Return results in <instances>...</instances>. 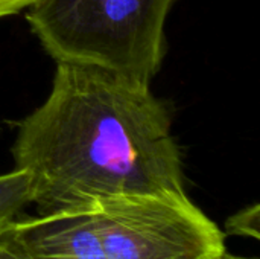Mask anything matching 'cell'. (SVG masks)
Returning <instances> with one entry per match:
<instances>
[{
	"instance_id": "1",
	"label": "cell",
	"mask_w": 260,
	"mask_h": 259,
	"mask_svg": "<svg viewBox=\"0 0 260 259\" xmlns=\"http://www.w3.org/2000/svg\"><path fill=\"white\" fill-rule=\"evenodd\" d=\"M14 168L37 215L120 195L184 194L172 116L151 85L56 63L50 93L17 128Z\"/></svg>"
},
{
	"instance_id": "2",
	"label": "cell",
	"mask_w": 260,
	"mask_h": 259,
	"mask_svg": "<svg viewBox=\"0 0 260 259\" xmlns=\"http://www.w3.org/2000/svg\"><path fill=\"white\" fill-rule=\"evenodd\" d=\"M177 0H37L26 21L56 61L151 85L166 56Z\"/></svg>"
},
{
	"instance_id": "3",
	"label": "cell",
	"mask_w": 260,
	"mask_h": 259,
	"mask_svg": "<svg viewBox=\"0 0 260 259\" xmlns=\"http://www.w3.org/2000/svg\"><path fill=\"white\" fill-rule=\"evenodd\" d=\"M107 259H222L225 235L184 194L93 202Z\"/></svg>"
},
{
	"instance_id": "4",
	"label": "cell",
	"mask_w": 260,
	"mask_h": 259,
	"mask_svg": "<svg viewBox=\"0 0 260 259\" xmlns=\"http://www.w3.org/2000/svg\"><path fill=\"white\" fill-rule=\"evenodd\" d=\"M14 227L34 259H107L93 202L46 215L15 217Z\"/></svg>"
},
{
	"instance_id": "5",
	"label": "cell",
	"mask_w": 260,
	"mask_h": 259,
	"mask_svg": "<svg viewBox=\"0 0 260 259\" xmlns=\"http://www.w3.org/2000/svg\"><path fill=\"white\" fill-rule=\"evenodd\" d=\"M30 205L29 177L24 171L12 169L0 174V215L17 217Z\"/></svg>"
},
{
	"instance_id": "6",
	"label": "cell",
	"mask_w": 260,
	"mask_h": 259,
	"mask_svg": "<svg viewBox=\"0 0 260 259\" xmlns=\"http://www.w3.org/2000/svg\"><path fill=\"white\" fill-rule=\"evenodd\" d=\"M14 220L12 215H0V259H34L17 237Z\"/></svg>"
},
{
	"instance_id": "7",
	"label": "cell",
	"mask_w": 260,
	"mask_h": 259,
	"mask_svg": "<svg viewBox=\"0 0 260 259\" xmlns=\"http://www.w3.org/2000/svg\"><path fill=\"white\" fill-rule=\"evenodd\" d=\"M259 205L245 208L227 220V234L259 240Z\"/></svg>"
},
{
	"instance_id": "8",
	"label": "cell",
	"mask_w": 260,
	"mask_h": 259,
	"mask_svg": "<svg viewBox=\"0 0 260 259\" xmlns=\"http://www.w3.org/2000/svg\"><path fill=\"white\" fill-rule=\"evenodd\" d=\"M37 0H0V18L26 11Z\"/></svg>"
},
{
	"instance_id": "9",
	"label": "cell",
	"mask_w": 260,
	"mask_h": 259,
	"mask_svg": "<svg viewBox=\"0 0 260 259\" xmlns=\"http://www.w3.org/2000/svg\"><path fill=\"white\" fill-rule=\"evenodd\" d=\"M222 259H256V258H245V256H235V255H230L229 252H227V255L224 256Z\"/></svg>"
}]
</instances>
